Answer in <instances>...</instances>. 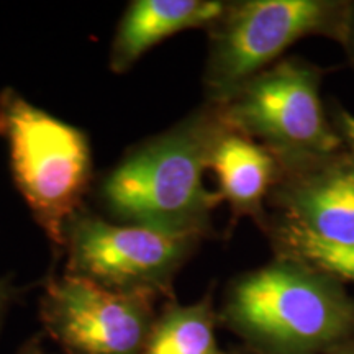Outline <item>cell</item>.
Masks as SVG:
<instances>
[{
	"label": "cell",
	"instance_id": "9a60e30c",
	"mask_svg": "<svg viewBox=\"0 0 354 354\" xmlns=\"http://www.w3.org/2000/svg\"><path fill=\"white\" fill-rule=\"evenodd\" d=\"M17 354H56V353L48 351L46 346H44V343H43L41 335H35L28 339V342L24 343V346H20Z\"/></svg>",
	"mask_w": 354,
	"mask_h": 354
},
{
	"label": "cell",
	"instance_id": "277c9868",
	"mask_svg": "<svg viewBox=\"0 0 354 354\" xmlns=\"http://www.w3.org/2000/svg\"><path fill=\"white\" fill-rule=\"evenodd\" d=\"M349 0H234L209 32L203 92L221 104L271 68L294 43L323 37L343 43Z\"/></svg>",
	"mask_w": 354,
	"mask_h": 354
},
{
	"label": "cell",
	"instance_id": "4fadbf2b",
	"mask_svg": "<svg viewBox=\"0 0 354 354\" xmlns=\"http://www.w3.org/2000/svg\"><path fill=\"white\" fill-rule=\"evenodd\" d=\"M331 120L336 131L342 136L344 146L354 156V115L343 107V105L335 104L333 112H331Z\"/></svg>",
	"mask_w": 354,
	"mask_h": 354
},
{
	"label": "cell",
	"instance_id": "7c38bea8",
	"mask_svg": "<svg viewBox=\"0 0 354 354\" xmlns=\"http://www.w3.org/2000/svg\"><path fill=\"white\" fill-rule=\"evenodd\" d=\"M259 228L266 233L274 256L277 258L299 261L338 279L343 284H354V241L336 243L322 240L269 212Z\"/></svg>",
	"mask_w": 354,
	"mask_h": 354
},
{
	"label": "cell",
	"instance_id": "6da1fadb",
	"mask_svg": "<svg viewBox=\"0 0 354 354\" xmlns=\"http://www.w3.org/2000/svg\"><path fill=\"white\" fill-rule=\"evenodd\" d=\"M228 128L220 105L203 100L179 123L128 149L99 185L102 209L117 223L209 238L223 198L205 187L203 174Z\"/></svg>",
	"mask_w": 354,
	"mask_h": 354
},
{
	"label": "cell",
	"instance_id": "ba28073f",
	"mask_svg": "<svg viewBox=\"0 0 354 354\" xmlns=\"http://www.w3.org/2000/svg\"><path fill=\"white\" fill-rule=\"evenodd\" d=\"M269 214L322 240L354 241V156L348 149L281 171L269 194Z\"/></svg>",
	"mask_w": 354,
	"mask_h": 354
},
{
	"label": "cell",
	"instance_id": "30bf717a",
	"mask_svg": "<svg viewBox=\"0 0 354 354\" xmlns=\"http://www.w3.org/2000/svg\"><path fill=\"white\" fill-rule=\"evenodd\" d=\"M210 169L218 179V194L230 205L233 220L263 223L269 194L281 176L276 158L256 141L228 128L212 151Z\"/></svg>",
	"mask_w": 354,
	"mask_h": 354
},
{
	"label": "cell",
	"instance_id": "ac0fdd59",
	"mask_svg": "<svg viewBox=\"0 0 354 354\" xmlns=\"http://www.w3.org/2000/svg\"><path fill=\"white\" fill-rule=\"evenodd\" d=\"M228 354H256V353L250 351V349H246L245 346H238V348H233V349H230Z\"/></svg>",
	"mask_w": 354,
	"mask_h": 354
},
{
	"label": "cell",
	"instance_id": "8992f818",
	"mask_svg": "<svg viewBox=\"0 0 354 354\" xmlns=\"http://www.w3.org/2000/svg\"><path fill=\"white\" fill-rule=\"evenodd\" d=\"M203 238L110 221L82 209L66 230V271L122 294L174 299V279Z\"/></svg>",
	"mask_w": 354,
	"mask_h": 354
},
{
	"label": "cell",
	"instance_id": "5b68a950",
	"mask_svg": "<svg viewBox=\"0 0 354 354\" xmlns=\"http://www.w3.org/2000/svg\"><path fill=\"white\" fill-rule=\"evenodd\" d=\"M325 71L299 56L282 57L221 102L227 125L268 149L281 171L346 149L322 102Z\"/></svg>",
	"mask_w": 354,
	"mask_h": 354
},
{
	"label": "cell",
	"instance_id": "7a4b0ae2",
	"mask_svg": "<svg viewBox=\"0 0 354 354\" xmlns=\"http://www.w3.org/2000/svg\"><path fill=\"white\" fill-rule=\"evenodd\" d=\"M218 323L256 354H330L354 339V297L338 279L274 256L230 281Z\"/></svg>",
	"mask_w": 354,
	"mask_h": 354
},
{
	"label": "cell",
	"instance_id": "2e32d148",
	"mask_svg": "<svg viewBox=\"0 0 354 354\" xmlns=\"http://www.w3.org/2000/svg\"><path fill=\"white\" fill-rule=\"evenodd\" d=\"M8 302H10V290H8V287L3 282H0V325H2Z\"/></svg>",
	"mask_w": 354,
	"mask_h": 354
},
{
	"label": "cell",
	"instance_id": "8fae6325",
	"mask_svg": "<svg viewBox=\"0 0 354 354\" xmlns=\"http://www.w3.org/2000/svg\"><path fill=\"white\" fill-rule=\"evenodd\" d=\"M218 325L212 287L194 304L171 299L156 313L141 354H228L216 339Z\"/></svg>",
	"mask_w": 354,
	"mask_h": 354
},
{
	"label": "cell",
	"instance_id": "5bb4252c",
	"mask_svg": "<svg viewBox=\"0 0 354 354\" xmlns=\"http://www.w3.org/2000/svg\"><path fill=\"white\" fill-rule=\"evenodd\" d=\"M342 46L346 51L348 59L354 68V0H349V12L346 20V30H344V37Z\"/></svg>",
	"mask_w": 354,
	"mask_h": 354
},
{
	"label": "cell",
	"instance_id": "3957f363",
	"mask_svg": "<svg viewBox=\"0 0 354 354\" xmlns=\"http://www.w3.org/2000/svg\"><path fill=\"white\" fill-rule=\"evenodd\" d=\"M0 136L7 141L13 179L33 218L63 251L66 230L86 209L94 176L87 135L7 88L0 95Z\"/></svg>",
	"mask_w": 354,
	"mask_h": 354
},
{
	"label": "cell",
	"instance_id": "52a82bcc",
	"mask_svg": "<svg viewBox=\"0 0 354 354\" xmlns=\"http://www.w3.org/2000/svg\"><path fill=\"white\" fill-rule=\"evenodd\" d=\"M154 302L63 272L44 284L39 320L61 354H141L158 313Z\"/></svg>",
	"mask_w": 354,
	"mask_h": 354
},
{
	"label": "cell",
	"instance_id": "e0dca14e",
	"mask_svg": "<svg viewBox=\"0 0 354 354\" xmlns=\"http://www.w3.org/2000/svg\"><path fill=\"white\" fill-rule=\"evenodd\" d=\"M330 354H354V339H353V342L344 344V346L335 349V351L330 353Z\"/></svg>",
	"mask_w": 354,
	"mask_h": 354
},
{
	"label": "cell",
	"instance_id": "9c48e42d",
	"mask_svg": "<svg viewBox=\"0 0 354 354\" xmlns=\"http://www.w3.org/2000/svg\"><path fill=\"white\" fill-rule=\"evenodd\" d=\"M223 0H133L118 21L109 66L125 74L162 39L190 28L209 30L225 10Z\"/></svg>",
	"mask_w": 354,
	"mask_h": 354
}]
</instances>
